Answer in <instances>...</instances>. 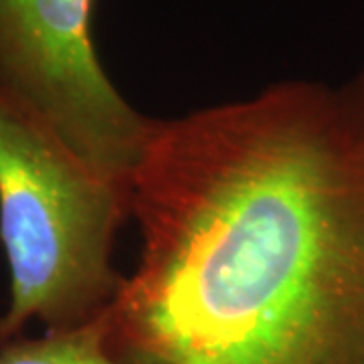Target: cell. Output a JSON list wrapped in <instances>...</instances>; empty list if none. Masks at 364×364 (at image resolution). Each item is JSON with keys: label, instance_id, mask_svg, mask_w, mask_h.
I'll use <instances>...</instances> for the list:
<instances>
[{"label": "cell", "instance_id": "obj_3", "mask_svg": "<svg viewBox=\"0 0 364 364\" xmlns=\"http://www.w3.org/2000/svg\"><path fill=\"white\" fill-rule=\"evenodd\" d=\"M95 0H0V91L43 119L91 168L130 193L154 130L107 77Z\"/></svg>", "mask_w": 364, "mask_h": 364}, {"label": "cell", "instance_id": "obj_1", "mask_svg": "<svg viewBox=\"0 0 364 364\" xmlns=\"http://www.w3.org/2000/svg\"><path fill=\"white\" fill-rule=\"evenodd\" d=\"M140 259L107 308L132 364H364V61L154 119Z\"/></svg>", "mask_w": 364, "mask_h": 364}, {"label": "cell", "instance_id": "obj_4", "mask_svg": "<svg viewBox=\"0 0 364 364\" xmlns=\"http://www.w3.org/2000/svg\"><path fill=\"white\" fill-rule=\"evenodd\" d=\"M105 312L81 326L47 330L39 338L0 344V364H132L114 350Z\"/></svg>", "mask_w": 364, "mask_h": 364}, {"label": "cell", "instance_id": "obj_2", "mask_svg": "<svg viewBox=\"0 0 364 364\" xmlns=\"http://www.w3.org/2000/svg\"><path fill=\"white\" fill-rule=\"evenodd\" d=\"M126 217L130 193L0 91V243L11 272L0 344L33 320L63 330L114 304L124 284L114 245Z\"/></svg>", "mask_w": 364, "mask_h": 364}]
</instances>
